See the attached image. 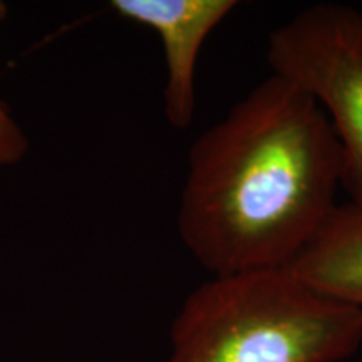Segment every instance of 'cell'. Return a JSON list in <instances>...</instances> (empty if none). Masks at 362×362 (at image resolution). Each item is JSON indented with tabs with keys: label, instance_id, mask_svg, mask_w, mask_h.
<instances>
[{
	"label": "cell",
	"instance_id": "8992f818",
	"mask_svg": "<svg viewBox=\"0 0 362 362\" xmlns=\"http://www.w3.org/2000/svg\"><path fill=\"white\" fill-rule=\"evenodd\" d=\"M6 17V6L0 2V21ZM27 138L21 126L13 121L6 107L0 104V166L19 163L27 153Z\"/></svg>",
	"mask_w": 362,
	"mask_h": 362
},
{
	"label": "cell",
	"instance_id": "5b68a950",
	"mask_svg": "<svg viewBox=\"0 0 362 362\" xmlns=\"http://www.w3.org/2000/svg\"><path fill=\"white\" fill-rule=\"evenodd\" d=\"M285 270L362 317V202L337 205L320 232Z\"/></svg>",
	"mask_w": 362,
	"mask_h": 362
},
{
	"label": "cell",
	"instance_id": "7a4b0ae2",
	"mask_svg": "<svg viewBox=\"0 0 362 362\" xmlns=\"http://www.w3.org/2000/svg\"><path fill=\"white\" fill-rule=\"evenodd\" d=\"M362 346V317L287 270L215 275L170 329L165 362H342Z\"/></svg>",
	"mask_w": 362,
	"mask_h": 362
},
{
	"label": "cell",
	"instance_id": "6da1fadb",
	"mask_svg": "<svg viewBox=\"0 0 362 362\" xmlns=\"http://www.w3.org/2000/svg\"><path fill=\"white\" fill-rule=\"evenodd\" d=\"M341 187L327 116L270 74L189 148L180 238L211 277L285 270L336 210Z\"/></svg>",
	"mask_w": 362,
	"mask_h": 362
},
{
	"label": "cell",
	"instance_id": "277c9868",
	"mask_svg": "<svg viewBox=\"0 0 362 362\" xmlns=\"http://www.w3.org/2000/svg\"><path fill=\"white\" fill-rule=\"evenodd\" d=\"M123 19L149 27L161 39L166 59L165 116L175 129L193 123L194 69L208 35L238 2L235 0H112Z\"/></svg>",
	"mask_w": 362,
	"mask_h": 362
},
{
	"label": "cell",
	"instance_id": "3957f363",
	"mask_svg": "<svg viewBox=\"0 0 362 362\" xmlns=\"http://www.w3.org/2000/svg\"><path fill=\"white\" fill-rule=\"evenodd\" d=\"M270 74L319 104L342 155V188L362 202V11L315 4L274 29L267 40Z\"/></svg>",
	"mask_w": 362,
	"mask_h": 362
}]
</instances>
